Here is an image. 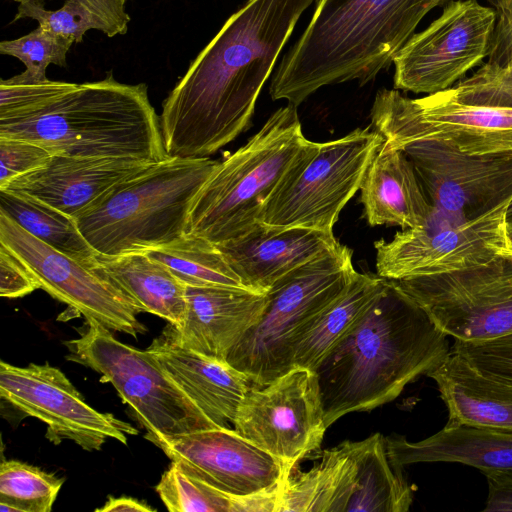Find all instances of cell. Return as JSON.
<instances>
[{
  "label": "cell",
  "instance_id": "5b68a950",
  "mask_svg": "<svg viewBox=\"0 0 512 512\" xmlns=\"http://www.w3.org/2000/svg\"><path fill=\"white\" fill-rule=\"evenodd\" d=\"M218 161L166 157L122 182L77 220L102 256L144 252L186 233L192 202Z\"/></svg>",
  "mask_w": 512,
  "mask_h": 512
},
{
  "label": "cell",
  "instance_id": "ba28073f",
  "mask_svg": "<svg viewBox=\"0 0 512 512\" xmlns=\"http://www.w3.org/2000/svg\"><path fill=\"white\" fill-rule=\"evenodd\" d=\"M383 141L371 126L327 142L307 140L263 206L258 222L276 228L333 232L340 212L360 190Z\"/></svg>",
  "mask_w": 512,
  "mask_h": 512
},
{
  "label": "cell",
  "instance_id": "9c48e42d",
  "mask_svg": "<svg viewBox=\"0 0 512 512\" xmlns=\"http://www.w3.org/2000/svg\"><path fill=\"white\" fill-rule=\"evenodd\" d=\"M67 359L111 383L152 443L172 436L218 427L145 350L116 339L94 321L79 338L67 341Z\"/></svg>",
  "mask_w": 512,
  "mask_h": 512
},
{
  "label": "cell",
  "instance_id": "8992f818",
  "mask_svg": "<svg viewBox=\"0 0 512 512\" xmlns=\"http://www.w3.org/2000/svg\"><path fill=\"white\" fill-rule=\"evenodd\" d=\"M307 140L296 106L276 110L246 144L218 162L192 202L186 233L220 244L249 232Z\"/></svg>",
  "mask_w": 512,
  "mask_h": 512
},
{
  "label": "cell",
  "instance_id": "9a60e30c",
  "mask_svg": "<svg viewBox=\"0 0 512 512\" xmlns=\"http://www.w3.org/2000/svg\"><path fill=\"white\" fill-rule=\"evenodd\" d=\"M495 12L476 0L449 3L393 59L394 87L414 93L444 91L488 56Z\"/></svg>",
  "mask_w": 512,
  "mask_h": 512
},
{
  "label": "cell",
  "instance_id": "44dd1931",
  "mask_svg": "<svg viewBox=\"0 0 512 512\" xmlns=\"http://www.w3.org/2000/svg\"><path fill=\"white\" fill-rule=\"evenodd\" d=\"M339 244L333 232L258 222L246 234L216 245L243 284L265 294L279 279Z\"/></svg>",
  "mask_w": 512,
  "mask_h": 512
},
{
  "label": "cell",
  "instance_id": "603a6c76",
  "mask_svg": "<svg viewBox=\"0 0 512 512\" xmlns=\"http://www.w3.org/2000/svg\"><path fill=\"white\" fill-rule=\"evenodd\" d=\"M360 192L370 226L413 228L427 224L434 213L410 159L385 141L366 170Z\"/></svg>",
  "mask_w": 512,
  "mask_h": 512
},
{
  "label": "cell",
  "instance_id": "5bb4252c",
  "mask_svg": "<svg viewBox=\"0 0 512 512\" xmlns=\"http://www.w3.org/2000/svg\"><path fill=\"white\" fill-rule=\"evenodd\" d=\"M510 201L466 221L441 214L440 221L433 213L425 225L403 229L390 241H376L377 275L388 280L432 275L483 264L507 254L504 225Z\"/></svg>",
  "mask_w": 512,
  "mask_h": 512
},
{
  "label": "cell",
  "instance_id": "4dcf8cb0",
  "mask_svg": "<svg viewBox=\"0 0 512 512\" xmlns=\"http://www.w3.org/2000/svg\"><path fill=\"white\" fill-rule=\"evenodd\" d=\"M165 265L185 285L248 289L218 246L197 235L185 233L172 242L144 251Z\"/></svg>",
  "mask_w": 512,
  "mask_h": 512
},
{
  "label": "cell",
  "instance_id": "f35d334b",
  "mask_svg": "<svg viewBox=\"0 0 512 512\" xmlns=\"http://www.w3.org/2000/svg\"><path fill=\"white\" fill-rule=\"evenodd\" d=\"M52 156L35 143L0 137V189L14 178L46 165Z\"/></svg>",
  "mask_w": 512,
  "mask_h": 512
},
{
  "label": "cell",
  "instance_id": "d4e9b609",
  "mask_svg": "<svg viewBox=\"0 0 512 512\" xmlns=\"http://www.w3.org/2000/svg\"><path fill=\"white\" fill-rule=\"evenodd\" d=\"M393 465L456 462L489 470L512 469V433L471 426H444L434 435L410 442L402 436L385 438Z\"/></svg>",
  "mask_w": 512,
  "mask_h": 512
},
{
  "label": "cell",
  "instance_id": "1f68e13d",
  "mask_svg": "<svg viewBox=\"0 0 512 512\" xmlns=\"http://www.w3.org/2000/svg\"><path fill=\"white\" fill-rule=\"evenodd\" d=\"M170 512H276L278 493L234 497L183 471L172 462L156 485Z\"/></svg>",
  "mask_w": 512,
  "mask_h": 512
},
{
  "label": "cell",
  "instance_id": "83f0119b",
  "mask_svg": "<svg viewBox=\"0 0 512 512\" xmlns=\"http://www.w3.org/2000/svg\"><path fill=\"white\" fill-rule=\"evenodd\" d=\"M386 279L356 272L341 295L315 320L297 344L293 366L315 370L328 352L381 293Z\"/></svg>",
  "mask_w": 512,
  "mask_h": 512
},
{
  "label": "cell",
  "instance_id": "d6a6232c",
  "mask_svg": "<svg viewBox=\"0 0 512 512\" xmlns=\"http://www.w3.org/2000/svg\"><path fill=\"white\" fill-rule=\"evenodd\" d=\"M64 479L19 460L2 461L0 502L17 512H50Z\"/></svg>",
  "mask_w": 512,
  "mask_h": 512
},
{
  "label": "cell",
  "instance_id": "4316f807",
  "mask_svg": "<svg viewBox=\"0 0 512 512\" xmlns=\"http://www.w3.org/2000/svg\"><path fill=\"white\" fill-rule=\"evenodd\" d=\"M94 269L128 296L142 312L180 325L186 315V285L144 252L97 256Z\"/></svg>",
  "mask_w": 512,
  "mask_h": 512
},
{
  "label": "cell",
  "instance_id": "7c38bea8",
  "mask_svg": "<svg viewBox=\"0 0 512 512\" xmlns=\"http://www.w3.org/2000/svg\"><path fill=\"white\" fill-rule=\"evenodd\" d=\"M232 426L291 471L319 451L327 429L317 374L294 367L267 385H252Z\"/></svg>",
  "mask_w": 512,
  "mask_h": 512
},
{
  "label": "cell",
  "instance_id": "3957f363",
  "mask_svg": "<svg viewBox=\"0 0 512 512\" xmlns=\"http://www.w3.org/2000/svg\"><path fill=\"white\" fill-rule=\"evenodd\" d=\"M450 0H318L272 77V100L298 107L321 87L372 81L432 9Z\"/></svg>",
  "mask_w": 512,
  "mask_h": 512
},
{
  "label": "cell",
  "instance_id": "f1b7e54d",
  "mask_svg": "<svg viewBox=\"0 0 512 512\" xmlns=\"http://www.w3.org/2000/svg\"><path fill=\"white\" fill-rule=\"evenodd\" d=\"M358 484L347 512H407L413 491L388 457L385 437L375 433L362 440Z\"/></svg>",
  "mask_w": 512,
  "mask_h": 512
},
{
  "label": "cell",
  "instance_id": "f546056e",
  "mask_svg": "<svg viewBox=\"0 0 512 512\" xmlns=\"http://www.w3.org/2000/svg\"><path fill=\"white\" fill-rule=\"evenodd\" d=\"M0 211L28 233L87 264L99 255L81 233L77 220L25 193L0 190Z\"/></svg>",
  "mask_w": 512,
  "mask_h": 512
},
{
  "label": "cell",
  "instance_id": "277c9868",
  "mask_svg": "<svg viewBox=\"0 0 512 512\" xmlns=\"http://www.w3.org/2000/svg\"><path fill=\"white\" fill-rule=\"evenodd\" d=\"M0 137L35 143L52 155L159 162L167 157L160 118L144 83H74L26 115L0 119Z\"/></svg>",
  "mask_w": 512,
  "mask_h": 512
},
{
  "label": "cell",
  "instance_id": "ab89813d",
  "mask_svg": "<svg viewBox=\"0 0 512 512\" xmlns=\"http://www.w3.org/2000/svg\"><path fill=\"white\" fill-rule=\"evenodd\" d=\"M495 8V24L490 39L488 64L512 67V0H488Z\"/></svg>",
  "mask_w": 512,
  "mask_h": 512
},
{
  "label": "cell",
  "instance_id": "e575fe53",
  "mask_svg": "<svg viewBox=\"0 0 512 512\" xmlns=\"http://www.w3.org/2000/svg\"><path fill=\"white\" fill-rule=\"evenodd\" d=\"M74 83L39 79L25 71L0 81V119H11L38 109Z\"/></svg>",
  "mask_w": 512,
  "mask_h": 512
},
{
  "label": "cell",
  "instance_id": "6da1fadb",
  "mask_svg": "<svg viewBox=\"0 0 512 512\" xmlns=\"http://www.w3.org/2000/svg\"><path fill=\"white\" fill-rule=\"evenodd\" d=\"M317 1L247 0L226 20L162 104L168 157H209L248 128L282 49Z\"/></svg>",
  "mask_w": 512,
  "mask_h": 512
},
{
  "label": "cell",
  "instance_id": "bcb514c9",
  "mask_svg": "<svg viewBox=\"0 0 512 512\" xmlns=\"http://www.w3.org/2000/svg\"><path fill=\"white\" fill-rule=\"evenodd\" d=\"M512 218V200L510 201V203L508 204L507 208H506V219H510Z\"/></svg>",
  "mask_w": 512,
  "mask_h": 512
},
{
  "label": "cell",
  "instance_id": "cb8c5ba5",
  "mask_svg": "<svg viewBox=\"0 0 512 512\" xmlns=\"http://www.w3.org/2000/svg\"><path fill=\"white\" fill-rule=\"evenodd\" d=\"M426 376L436 382L448 409L446 427L465 425L512 433V382L480 373L452 351Z\"/></svg>",
  "mask_w": 512,
  "mask_h": 512
},
{
  "label": "cell",
  "instance_id": "8d00e7d4",
  "mask_svg": "<svg viewBox=\"0 0 512 512\" xmlns=\"http://www.w3.org/2000/svg\"><path fill=\"white\" fill-rule=\"evenodd\" d=\"M21 18H32L44 30L74 43L81 42L88 30H97L91 15L76 0H66L57 10L45 9L43 0H22L14 21Z\"/></svg>",
  "mask_w": 512,
  "mask_h": 512
},
{
  "label": "cell",
  "instance_id": "e0dca14e",
  "mask_svg": "<svg viewBox=\"0 0 512 512\" xmlns=\"http://www.w3.org/2000/svg\"><path fill=\"white\" fill-rule=\"evenodd\" d=\"M400 150L434 211L448 219L471 220L512 200V152L466 154L433 142Z\"/></svg>",
  "mask_w": 512,
  "mask_h": 512
},
{
  "label": "cell",
  "instance_id": "4fadbf2b",
  "mask_svg": "<svg viewBox=\"0 0 512 512\" xmlns=\"http://www.w3.org/2000/svg\"><path fill=\"white\" fill-rule=\"evenodd\" d=\"M0 245L29 270L39 289L65 303L86 321L134 338L146 331L140 308L111 281L87 264L37 239L0 211ZM97 262V261H96Z\"/></svg>",
  "mask_w": 512,
  "mask_h": 512
},
{
  "label": "cell",
  "instance_id": "836d02e7",
  "mask_svg": "<svg viewBox=\"0 0 512 512\" xmlns=\"http://www.w3.org/2000/svg\"><path fill=\"white\" fill-rule=\"evenodd\" d=\"M73 40L54 35L40 26L29 34L0 43V53L18 58L26 67L25 72L45 79L49 65L66 66V55Z\"/></svg>",
  "mask_w": 512,
  "mask_h": 512
},
{
  "label": "cell",
  "instance_id": "30bf717a",
  "mask_svg": "<svg viewBox=\"0 0 512 512\" xmlns=\"http://www.w3.org/2000/svg\"><path fill=\"white\" fill-rule=\"evenodd\" d=\"M371 126L397 149L433 142L466 154L512 152L511 109L463 103L445 90L417 99L379 90Z\"/></svg>",
  "mask_w": 512,
  "mask_h": 512
},
{
  "label": "cell",
  "instance_id": "b9f144b4",
  "mask_svg": "<svg viewBox=\"0 0 512 512\" xmlns=\"http://www.w3.org/2000/svg\"><path fill=\"white\" fill-rule=\"evenodd\" d=\"M93 18L97 30L109 37L125 34L130 17L125 10L127 0H76Z\"/></svg>",
  "mask_w": 512,
  "mask_h": 512
},
{
  "label": "cell",
  "instance_id": "ee69618b",
  "mask_svg": "<svg viewBox=\"0 0 512 512\" xmlns=\"http://www.w3.org/2000/svg\"><path fill=\"white\" fill-rule=\"evenodd\" d=\"M155 512L156 509L150 505L139 501L138 499L120 496V497H109L105 504L95 512Z\"/></svg>",
  "mask_w": 512,
  "mask_h": 512
},
{
  "label": "cell",
  "instance_id": "f6af8a7d",
  "mask_svg": "<svg viewBox=\"0 0 512 512\" xmlns=\"http://www.w3.org/2000/svg\"><path fill=\"white\" fill-rule=\"evenodd\" d=\"M504 239H505L507 254L512 256V218L505 220Z\"/></svg>",
  "mask_w": 512,
  "mask_h": 512
},
{
  "label": "cell",
  "instance_id": "2e32d148",
  "mask_svg": "<svg viewBox=\"0 0 512 512\" xmlns=\"http://www.w3.org/2000/svg\"><path fill=\"white\" fill-rule=\"evenodd\" d=\"M0 396L14 409L46 424L45 437L55 445L69 440L87 451L108 439L127 445L138 434L131 424L91 407L65 374L49 363L25 367L0 362Z\"/></svg>",
  "mask_w": 512,
  "mask_h": 512
},
{
  "label": "cell",
  "instance_id": "7a4b0ae2",
  "mask_svg": "<svg viewBox=\"0 0 512 512\" xmlns=\"http://www.w3.org/2000/svg\"><path fill=\"white\" fill-rule=\"evenodd\" d=\"M447 335L392 280L314 370L328 428L351 412H369L437 367Z\"/></svg>",
  "mask_w": 512,
  "mask_h": 512
},
{
  "label": "cell",
  "instance_id": "ac0fdd59",
  "mask_svg": "<svg viewBox=\"0 0 512 512\" xmlns=\"http://www.w3.org/2000/svg\"><path fill=\"white\" fill-rule=\"evenodd\" d=\"M190 476L234 497L280 493L290 470L233 428H211L155 443Z\"/></svg>",
  "mask_w": 512,
  "mask_h": 512
},
{
  "label": "cell",
  "instance_id": "484cf974",
  "mask_svg": "<svg viewBox=\"0 0 512 512\" xmlns=\"http://www.w3.org/2000/svg\"><path fill=\"white\" fill-rule=\"evenodd\" d=\"M361 441H343L317 451L319 461L305 472L291 470L276 512H347L357 489Z\"/></svg>",
  "mask_w": 512,
  "mask_h": 512
},
{
  "label": "cell",
  "instance_id": "52a82bcc",
  "mask_svg": "<svg viewBox=\"0 0 512 512\" xmlns=\"http://www.w3.org/2000/svg\"><path fill=\"white\" fill-rule=\"evenodd\" d=\"M356 272L352 250L339 244L279 279L266 292L260 318L230 352L227 363L259 387L294 368L297 344Z\"/></svg>",
  "mask_w": 512,
  "mask_h": 512
},
{
  "label": "cell",
  "instance_id": "74e56055",
  "mask_svg": "<svg viewBox=\"0 0 512 512\" xmlns=\"http://www.w3.org/2000/svg\"><path fill=\"white\" fill-rule=\"evenodd\" d=\"M451 351L480 373L512 382V332L481 341L455 339Z\"/></svg>",
  "mask_w": 512,
  "mask_h": 512
},
{
  "label": "cell",
  "instance_id": "60d3db41",
  "mask_svg": "<svg viewBox=\"0 0 512 512\" xmlns=\"http://www.w3.org/2000/svg\"><path fill=\"white\" fill-rule=\"evenodd\" d=\"M39 285L23 263L0 245V295L5 298L26 296Z\"/></svg>",
  "mask_w": 512,
  "mask_h": 512
},
{
  "label": "cell",
  "instance_id": "7bdbcfd3",
  "mask_svg": "<svg viewBox=\"0 0 512 512\" xmlns=\"http://www.w3.org/2000/svg\"><path fill=\"white\" fill-rule=\"evenodd\" d=\"M488 482V499L483 511H512V469L483 472Z\"/></svg>",
  "mask_w": 512,
  "mask_h": 512
},
{
  "label": "cell",
  "instance_id": "d590c367",
  "mask_svg": "<svg viewBox=\"0 0 512 512\" xmlns=\"http://www.w3.org/2000/svg\"><path fill=\"white\" fill-rule=\"evenodd\" d=\"M446 93L457 101L512 110V67L486 63Z\"/></svg>",
  "mask_w": 512,
  "mask_h": 512
},
{
  "label": "cell",
  "instance_id": "7402d4cb",
  "mask_svg": "<svg viewBox=\"0 0 512 512\" xmlns=\"http://www.w3.org/2000/svg\"><path fill=\"white\" fill-rule=\"evenodd\" d=\"M146 351L218 427L231 428L238 407L252 386L243 372L184 347L167 327Z\"/></svg>",
  "mask_w": 512,
  "mask_h": 512
},
{
  "label": "cell",
  "instance_id": "8fae6325",
  "mask_svg": "<svg viewBox=\"0 0 512 512\" xmlns=\"http://www.w3.org/2000/svg\"><path fill=\"white\" fill-rule=\"evenodd\" d=\"M447 336L481 341L512 332V256L432 275L392 280Z\"/></svg>",
  "mask_w": 512,
  "mask_h": 512
},
{
  "label": "cell",
  "instance_id": "7dc6e473",
  "mask_svg": "<svg viewBox=\"0 0 512 512\" xmlns=\"http://www.w3.org/2000/svg\"><path fill=\"white\" fill-rule=\"evenodd\" d=\"M15 1L21 2L22 0H15Z\"/></svg>",
  "mask_w": 512,
  "mask_h": 512
},
{
  "label": "cell",
  "instance_id": "ffe728a7",
  "mask_svg": "<svg viewBox=\"0 0 512 512\" xmlns=\"http://www.w3.org/2000/svg\"><path fill=\"white\" fill-rule=\"evenodd\" d=\"M186 298L183 322L167 328L184 347L226 363L266 306V293L232 287L186 285Z\"/></svg>",
  "mask_w": 512,
  "mask_h": 512
},
{
  "label": "cell",
  "instance_id": "d6986e66",
  "mask_svg": "<svg viewBox=\"0 0 512 512\" xmlns=\"http://www.w3.org/2000/svg\"><path fill=\"white\" fill-rule=\"evenodd\" d=\"M151 164L128 158L54 155L46 165L14 178L0 190L31 195L78 219Z\"/></svg>",
  "mask_w": 512,
  "mask_h": 512
}]
</instances>
